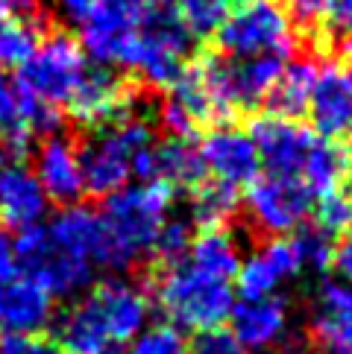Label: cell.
I'll return each mask as SVG.
<instances>
[{"mask_svg":"<svg viewBox=\"0 0 352 354\" xmlns=\"http://www.w3.org/2000/svg\"><path fill=\"white\" fill-rule=\"evenodd\" d=\"M346 56H349V65H346V71L352 73V47H346Z\"/></svg>","mask_w":352,"mask_h":354,"instance_id":"obj_44","label":"cell"},{"mask_svg":"<svg viewBox=\"0 0 352 354\" xmlns=\"http://www.w3.org/2000/svg\"><path fill=\"white\" fill-rule=\"evenodd\" d=\"M346 194H349V196H352V170H349V173H346Z\"/></svg>","mask_w":352,"mask_h":354,"instance_id":"obj_43","label":"cell"},{"mask_svg":"<svg viewBox=\"0 0 352 354\" xmlns=\"http://www.w3.org/2000/svg\"><path fill=\"white\" fill-rule=\"evenodd\" d=\"M50 319H53V296L39 281L24 272L0 281V328L6 334H39Z\"/></svg>","mask_w":352,"mask_h":354,"instance_id":"obj_12","label":"cell"},{"mask_svg":"<svg viewBox=\"0 0 352 354\" xmlns=\"http://www.w3.org/2000/svg\"><path fill=\"white\" fill-rule=\"evenodd\" d=\"M112 343L109 328L91 296L68 308L56 322V346L62 354H100Z\"/></svg>","mask_w":352,"mask_h":354,"instance_id":"obj_21","label":"cell"},{"mask_svg":"<svg viewBox=\"0 0 352 354\" xmlns=\"http://www.w3.org/2000/svg\"><path fill=\"white\" fill-rule=\"evenodd\" d=\"M349 173V158L346 153L337 144L332 141H320L311 147V153L303 164V173H299V179H303L314 196H326V194H335L337 185L346 179Z\"/></svg>","mask_w":352,"mask_h":354,"instance_id":"obj_26","label":"cell"},{"mask_svg":"<svg viewBox=\"0 0 352 354\" xmlns=\"http://www.w3.org/2000/svg\"><path fill=\"white\" fill-rule=\"evenodd\" d=\"M188 263H194L197 270L220 278V281H232L241 270V258H238L235 240L223 229H206L194 237L191 249L185 255Z\"/></svg>","mask_w":352,"mask_h":354,"instance_id":"obj_25","label":"cell"},{"mask_svg":"<svg viewBox=\"0 0 352 354\" xmlns=\"http://www.w3.org/2000/svg\"><path fill=\"white\" fill-rule=\"evenodd\" d=\"M308 118L326 141L352 132V73L346 68L326 65L323 71H317Z\"/></svg>","mask_w":352,"mask_h":354,"instance_id":"obj_15","label":"cell"},{"mask_svg":"<svg viewBox=\"0 0 352 354\" xmlns=\"http://www.w3.org/2000/svg\"><path fill=\"white\" fill-rule=\"evenodd\" d=\"M100 354H130V348H123L121 343H109L103 351H100Z\"/></svg>","mask_w":352,"mask_h":354,"instance_id":"obj_42","label":"cell"},{"mask_svg":"<svg viewBox=\"0 0 352 354\" xmlns=\"http://www.w3.org/2000/svg\"><path fill=\"white\" fill-rule=\"evenodd\" d=\"M88 296L94 299L100 316H103L112 343H127V339H135L138 334H141V328L147 325L150 301L141 293V287L112 278V281L97 284Z\"/></svg>","mask_w":352,"mask_h":354,"instance_id":"obj_16","label":"cell"},{"mask_svg":"<svg viewBox=\"0 0 352 354\" xmlns=\"http://www.w3.org/2000/svg\"><path fill=\"white\" fill-rule=\"evenodd\" d=\"M44 214L47 194L27 161H0V225L24 232L39 225Z\"/></svg>","mask_w":352,"mask_h":354,"instance_id":"obj_13","label":"cell"},{"mask_svg":"<svg viewBox=\"0 0 352 354\" xmlns=\"http://www.w3.org/2000/svg\"><path fill=\"white\" fill-rule=\"evenodd\" d=\"M18 263H15V240L9 237V232L0 225V281L9 275H15Z\"/></svg>","mask_w":352,"mask_h":354,"instance_id":"obj_39","label":"cell"},{"mask_svg":"<svg viewBox=\"0 0 352 354\" xmlns=\"http://www.w3.org/2000/svg\"><path fill=\"white\" fill-rule=\"evenodd\" d=\"M244 205L261 232L282 237L306 223L314 205V194L299 176L267 173V176H256L247 185Z\"/></svg>","mask_w":352,"mask_h":354,"instance_id":"obj_8","label":"cell"},{"mask_svg":"<svg viewBox=\"0 0 352 354\" xmlns=\"http://www.w3.org/2000/svg\"><path fill=\"white\" fill-rule=\"evenodd\" d=\"M229 3H235V6H238V3H244V0H229Z\"/></svg>","mask_w":352,"mask_h":354,"instance_id":"obj_45","label":"cell"},{"mask_svg":"<svg viewBox=\"0 0 352 354\" xmlns=\"http://www.w3.org/2000/svg\"><path fill=\"white\" fill-rule=\"evenodd\" d=\"M0 354H62V348L39 334H6L0 337Z\"/></svg>","mask_w":352,"mask_h":354,"instance_id":"obj_36","label":"cell"},{"mask_svg":"<svg viewBox=\"0 0 352 354\" xmlns=\"http://www.w3.org/2000/svg\"><path fill=\"white\" fill-rule=\"evenodd\" d=\"M156 179L168 182L173 191H197L206 182V161L194 138H168L156 144Z\"/></svg>","mask_w":352,"mask_h":354,"instance_id":"obj_22","label":"cell"},{"mask_svg":"<svg viewBox=\"0 0 352 354\" xmlns=\"http://www.w3.org/2000/svg\"><path fill=\"white\" fill-rule=\"evenodd\" d=\"M153 293L176 328H191L197 334L229 322L235 310L232 281H220L188 261L159 267L153 275Z\"/></svg>","mask_w":352,"mask_h":354,"instance_id":"obj_2","label":"cell"},{"mask_svg":"<svg viewBox=\"0 0 352 354\" xmlns=\"http://www.w3.org/2000/svg\"><path fill=\"white\" fill-rule=\"evenodd\" d=\"M156 144V132L144 115H123L103 123L80 147V167L85 191L94 196H109L121 191L132 176V156L138 149Z\"/></svg>","mask_w":352,"mask_h":354,"instance_id":"obj_3","label":"cell"},{"mask_svg":"<svg viewBox=\"0 0 352 354\" xmlns=\"http://www.w3.org/2000/svg\"><path fill=\"white\" fill-rule=\"evenodd\" d=\"M130 354H191V346L176 325H153L132 339Z\"/></svg>","mask_w":352,"mask_h":354,"instance_id":"obj_32","label":"cell"},{"mask_svg":"<svg viewBox=\"0 0 352 354\" xmlns=\"http://www.w3.org/2000/svg\"><path fill=\"white\" fill-rule=\"evenodd\" d=\"M85 53L80 41L68 32H50L39 41L33 56L18 68V82L47 103H68L73 88L85 73Z\"/></svg>","mask_w":352,"mask_h":354,"instance_id":"obj_7","label":"cell"},{"mask_svg":"<svg viewBox=\"0 0 352 354\" xmlns=\"http://www.w3.org/2000/svg\"><path fill=\"white\" fill-rule=\"evenodd\" d=\"M218 47L229 59L294 53V21L279 0H244L218 30Z\"/></svg>","mask_w":352,"mask_h":354,"instance_id":"obj_4","label":"cell"},{"mask_svg":"<svg viewBox=\"0 0 352 354\" xmlns=\"http://www.w3.org/2000/svg\"><path fill=\"white\" fill-rule=\"evenodd\" d=\"M53 3H56V9L62 12V18H65L68 24H82L94 0H53Z\"/></svg>","mask_w":352,"mask_h":354,"instance_id":"obj_40","label":"cell"},{"mask_svg":"<svg viewBox=\"0 0 352 354\" xmlns=\"http://www.w3.org/2000/svg\"><path fill=\"white\" fill-rule=\"evenodd\" d=\"M150 0H94L82 27V53L97 65L135 71L141 50V21Z\"/></svg>","mask_w":352,"mask_h":354,"instance_id":"obj_5","label":"cell"},{"mask_svg":"<svg viewBox=\"0 0 352 354\" xmlns=\"http://www.w3.org/2000/svg\"><path fill=\"white\" fill-rule=\"evenodd\" d=\"M329 32L337 41L352 44V0H335L332 15H329Z\"/></svg>","mask_w":352,"mask_h":354,"instance_id":"obj_37","label":"cell"},{"mask_svg":"<svg viewBox=\"0 0 352 354\" xmlns=\"http://www.w3.org/2000/svg\"><path fill=\"white\" fill-rule=\"evenodd\" d=\"M200 153H203L206 170L215 176L218 182L232 185V187L249 185L261 170V158H258L253 138L229 123L211 126L203 135Z\"/></svg>","mask_w":352,"mask_h":354,"instance_id":"obj_10","label":"cell"},{"mask_svg":"<svg viewBox=\"0 0 352 354\" xmlns=\"http://www.w3.org/2000/svg\"><path fill=\"white\" fill-rule=\"evenodd\" d=\"M247 135L253 138L258 158L267 167V173H279V176L303 173V164L311 153V147L317 144V135L306 123L270 115V111L249 120Z\"/></svg>","mask_w":352,"mask_h":354,"instance_id":"obj_9","label":"cell"},{"mask_svg":"<svg viewBox=\"0 0 352 354\" xmlns=\"http://www.w3.org/2000/svg\"><path fill=\"white\" fill-rule=\"evenodd\" d=\"M173 196L176 191L161 179L123 185L121 191L109 194L100 214L106 223V240L97 267L130 270L141 252L153 249V240L170 214Z\"/></svg>","mask_w":352,"mask_h":354,"instance_id":"obj_1","label":"cell"},{"mask_svg":"<svg viewBox=\"0 0 352 354\" xmlns=\"http://www.w3.org/2000/svg\"><path fill=\"white\" fill-rule=\"evenodd\" d=\"M39 27L0 12V68H21L39 47Z\"/></svg>","mask_w":352,"mask_h":354,"instance_id":"obj_28","label":"cell"},{"mask_svg":"<svg viewBox=\"0 0 352 354\" xmlns=\"http://www.w3.org/2000/svg\"><path fill=\"white\" fill-rule=\"evenodd\" d=\"M332 267L341 272L344 281L352 284V229L344 234V240L335 246V258H332Z\"/></svg>","mask_w":352,"mask_h":354,"instance_id":"obj_38","label":"cell"},{"mask_svg":"<svg viewBox=\"0 0 352 354\" xmlns=\"http://www.w3.org/2000/svg\"><path fill=\"white\" fill-rule=\"evenodd\" d=\"M294 255L299 261V270H329L335 258V237L326 234L317 223H303L299 229H294L291 237Z\"/></svg>","mask_w":352,"mask_h":354,"instance_id":"obj_30","label":"cell"},{"mask_svg":"<svg viewBox=\"0 0 352 354\" xmlns=\"http://www.w3.org/2000/svg\"><path fill=\"white\" fill-rule=\"evenodd\" d=\"M42 0H0V12L3 15H15V18H27L39 9Z\"/></svg>","mask_w":352,"mask_h":354,"instance_id":"obj_41","label":"cell"},{"mask_svg":"<svg viewBox=\"0 0 352 354\" xmlns=\"http://www.w3.org/2000/svg\"><path fill=\"white\" fill-rule=\"evenodd\" d=\"M194 243V225L188 220H165V225L159 229L156 240H153V255L161 267H170V263L185 261L188 249Z\"/></svg>","mask_w":352,"mask_h":354,"instance_id":"obj_31","label":"cell"},{"mask_svg":"<svg viewBox=\"0 0 352 354\" xmlns=\"http://www.w3.org/2000/svg\"><path fill=\"white\" fill-rule=\"evenodd\" d=\"M317 225L326 234H346L352 229V196L349 194H326L317 202Z\"/></svg>","mask_w":352,"mask_h":354,"instance_id":"obj_33","label":"cell"},{"mask_svg":"<svg viewBox=\"0 0 352 354\" xmlns=\"http://www.w3.org/2000/svg\"><path fill=\"white\" fill-rule=\"evenodd\" d=\"M194 39H215L229 15V0H170Z\"/></svg>","mask_w":352,"mask_h":354,"instance_id":"obj_29","label":"cell"},{"mask_svg":"<svg viewBox=\"0 0 352 354\" xmlns=\"http://www.w3.org/2000/svg\"><path fill=\"white\" fill-rule=\"evenodd\" d=\"M311 337L326 354H352V284L326 281L320 287Z\"/></svg>","mask_w":352,"mask_h":354,"instance_id":"obj_18","label":"cell"},{"mask_svg":"<svg viewBox=\"0 0 352 354\" xmlns=\"http://www.w3.org/2000/svg\"><path fill=\"white\" fill-rule=\"evenodd\" d=\"M297 272H299V261L294 255L291 240L273 237L241 263V270L235 275L238 293H241L247 301L249 299H267V296H273V290L279 287L285 278H291Z\"/></svg>","mask_w":352,"mask_h":354,"instance_id":"obj_17","label":"cell"},{"mask_svg":"<svg viewBox=\"0 0 352 354\" xmlns=\"http://www.w3.org/2000/svg\"><path fill=\"white\" fill-rule=\"evenodd\" d=\"M130 100L132 91L127 80L121 77L115 68L97 65V68H85L80 85L73 88V94L68 100L71 115L80 123H112L123 118L130 111Z\"/></svg>","mask_w":352,"mask_h":354,"instance_id":"obj_11","label":"cell"},{"mask_svg":"<svg viewBox=\"0 0 352 354\" xmlns=\"http://www.w3.org/2000/svg\"><path fill=\"white\" fill-rule=\"evenodd\" d=\"M349 135H352V132H349ZM349 141H352V138H349Z\"/></svg>","mask_w":352,"mask_h":354,"instance_id":"obj_46","label":"cell"},{"mask_svg":"<svg viewBox=\"0 0 352 354\" xmlns=\"http://www.w3.org/2000/svg\"><path fill=\"white\" fill-rule=\"evenodd\" d=\"M232 337L241 343L247 351L249 348H270L276 346L288 331V308L282 299L267 296V299H244L241 305H235L232 316Z\"/></svg>","mask_w":352,"mask_h":354,"instance_id":"obj_19","label":"cell"},{"mask_svg":"<svg viewBox=\"0 0 352 354\" xmlns=\"http://www.w3.org/2000/svg\"><path fill=\"white\" fill-rule=\"evenodd\" d=\"M314 82H317V65L311 59H297L291 65H285L279 80L273 85V91L267 94L270 115H279L288 120L306 118Z\"/></svg>","mask_w":352,"mask_h":354,"instance_id":"obj_23","label":"cell"},{"mask_svg":"<svg viewBox=\"0 0 352 354\" xmlns=\"http://www.w3.org/2000/svg\"><path fill=\"white\" fill-rule=\"evenodd\" d=\"M335 0H288V15L291 21H297L299 27H320V24L329 21Z\"/></svg>","mask_w":352,"mask_h":354,"instance_id":"obj_34","label":"cell"},{"mask_svg":"<svg viewBox=\"0 0 352 354\" xmlns=\"http://www.w3.org/2000/svg\"><path fill=\"white\" fill-rule=\"evenodd\" d=\"M191 354H249L238 339L232 337V331H223V328H211V331L197 334Z\"/></svg>","mask_w":352,"mask_h":354,"instance_id":"obj_35","label":"cell"},{"mask_svg":"<svg viewBox=\"0 0 352 354\" xmlns=\"http://www.w3.org/2000/svg\"><path fill=\"white\" fill-rule=\"evenodd\" d=\"M15 263L24 275L39 281L50 296H77L94 278V263L62 249L42 223L18 232Z\"/></svg>","mask_w":352,"mask_h":354,"instance_id":"obj_6","label":"cell"},{"mask_svg":"<svg viewBox=\"0 0 352 354\" xmlns=\"http://www.w3.org/2000/svg\"><path fill=\"white\" fill-rule=\"evenodd\" d=\"M33 138L21 115V88L0 71V161H24Z\"/></svg>","mask_w":352,"mask_h":354,"instance_id":"obj_24","label":"cell"},{"mask_svg":"<svg viewBox=\"0 0 352 354\" xmlns=\"http://www.w3.org/2000/svg\"><path fill=\"white\" fill-rule=\"evenodd\" d=\"M238 205H241V194H238V187L211 179V182H203L194 191L191 217L203 232L206 229H223V225L235 217Z\"/></svg>","mask_w":352,"mask_h":354,"instance_id":"obj_27","label":"cell"},{"mask_svg":"<svg viewBox=\"0 0 352 354\" xmlns=\"http://www.w3.org/2000/svg\"><path fill=\"white\" fill-rule=\"evenodd\" d=\"M35 179H39L42 191L47 199L62 202V205H73L85 194L82 167H80V147L71 138L50 135L42 141L39 153H35Z\"/></svg>","mask_w":352,"mask_h":354,"instance_id":"obj_14","label":"cell"},{"mask_svg":"<svg viewBox=\"0 0 352 354\" xmlns=\"http://www.w3.org/2000/svg\"><path fill=\"white\" fill-rule=\"evenodd\" d=\"M47 232L62 249H68L80 258H88L91 263L100 261L103 240H106V223L94 208L68 205L65 211L50 220Z\"/></svg>","mask_w":352,"mask_h":354,"instance_id":"obj_20","label":"cell"}]
</instances>
